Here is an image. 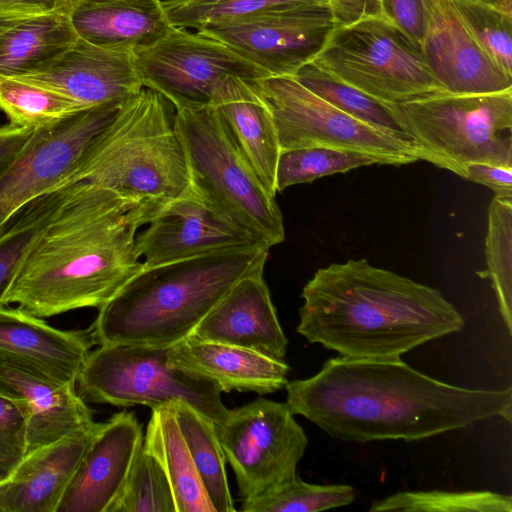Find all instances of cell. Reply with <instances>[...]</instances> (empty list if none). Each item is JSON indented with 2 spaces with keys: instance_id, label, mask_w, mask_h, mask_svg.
Masks as SVG:
<instances>
[{
  "instance_id": "34",
  "label": "cell",
  "mask_w": 512,
  "mask_h": 512,
  "mask_svg": "<svg viewBox=\"0 0 512 512\" xmlns=\"http://www.w3.org/2000/svg\"><path fill=\"white\" fill-rule=\"evenodd\" d=\"M370 512H511L512 498L492 491H405L376 500Z\"/></svg>"
},
{
  "instance_id": "25",
  "label": "cell",
  "mask_w": 512,
  "mask_h": 512,
  "mask_svg": "<svg viewBox=\"0 0 512 512\" xmlns=\"http://www.w3.org/2000/svg\"><path fill=\"white\" fill-rule=\"evenodd\" d=\"M77 39L70 14L62 9L0 11V76L34 73Z\"/></svg>"
},
{
  "instance_id": "43",
  "label": "cell",
  "mask_w": 512,
  "mask_h": 512,
  "mask_svg": "<svg viewBox=\"0 0 512 512\" xmlns=\"http://www.w3.org/2000/svg\"><path fill=\"white\" fill-rule=\"evenodd\" d=\"M32 129L6 124L0 127V177L29 138Z\"/></svg>"
},
{
  "instance_id": "44",
  "label": "cell",
  "mask_w": 512,
  "mask_h": 512,
  "mask_svg": "<svg viewBox=\"0 0 512 512\" xmlns=\"http://www.w3.org/2000/svg\"><path fill=\"white\" fill-rule=\"evenodd\" d=\"M60 9V0H0V11Z\"/></svg>"
},
{
  "instance_id": "11",
  "label": "cell",
  "mask_w": 512,
  "mask_h": 512,
  "mask_svg": "<svg viewBox=\"0 0 512 512\" xmlns=\"http://www.w3.org/2000/svg\"><path fill=\"white\" fill-rule=\"evenodd\" d=\"M133 54L143 86L161 94L174 110L213 106L231 76L269 77L223 42L173 25Z\"/></svg>"
},
{
  "instance_id": "27",
  "label": "cell",
  "mask_w": 512,
  "mask_h": 512,
  "mask_svg": "<svg viewBox=\"0 0 512 512\" xmlns=\"http://www.w3.org/2000/svg\"><path fill=\"white\" fill-rule=\"evenodd\" d=\"M143 446L164 468L177 512H215L177 425L172 402L151 408Z\"/></svg>"
},
{
  "instance_id": "36",
  "label": "cell",
  "mask_w": 512,
  "mask_h": 512,
  "mask_svg": "<svg viewBox=\"0 0 512 512\" xmlns=\"http://www.w3.org/2000/svg\"><path fill=\"white\" fill-rule=\"evenodd\" d=\"M463 25L487 56L512 76V12L482 0H451Z\"/></svg>"
},
{
  "instance_id": "24",
  "label": "cell",
  "mask_w": 512,
  "mask_h": 512,
  "mask_svg": "<svg viewBox=\"0 0 512 512\" xmlns=\"http://www.w3.org/2000/svg\"><path fill=\"white\" fill-rule=\"evenodd\" d=\"M255 81L229 77L213 106L265 189L276 197V168L281 149L272 113Z\"/></svg>"
},
{
  "instance_id": "42",
  "label": "cell",
  "mask_w": 512,
  "mask_h": 512,
  "mask_svg": "<svg viewBox=\"0 0 512 512\" xmlns=\"http://www.w3.org/2000/svg\"><path fill=\"white\" fill-rule=\"evenodd\" d=\"M464 179L490 188L495 197L512 198V167L472 163L466 167Z\"/></svg>"
},
{
  "instance_id": "35",
  "label": "cell",
  "mask_w": 512,
  "mask_h": 512,
  "mask_svg": "<svg viewBox=\"0 0 512 512\" xmlns=\"http://www.w3.org/2000/svg\"><path fill=\"white\" fill-rule=\"evenodd\" d=\"M108 512H177L174 494L159 460L143 446Z\"/></svg>"
},
{
  "instance_id": "21",
  "label": "cell",
  "mask_w": 512,
  "mask_h": 512,
  "mask_svg": "<svg viewBox=\"0 0 512 512\" xmlns=\"http://www.w3.org/2000/svg\"><path fill=\"white\" fill-rule=\"evenodd\" d=\"M92 345L89 329H57L18 306L0 305V356L24 362L53 380L76 383Z\"/></svg>"
},
{
  "instance_id": "16",
  "label": "cell",
  "mask_w": 512,
  "mask_h": 512,
  "mask_svg": "<svg viewBox=\"0 0 512 512\" xmlns=\"http://www.w3.org/2000/svg\"><path fill=\"white\" fill-rule=\"evenodd\" d=\"M425 11L423 57L443 90L485 94L512 89L504 73L478 46L451 0H421Z\"/></svg>"
},
{
  "instance_id": "19",
  "label": "cell",
  "mask_w": 512,
  "mask_h": 512,
  "mask_svg": "<svg viewBox=\"0 0 512 512\" xmlns=\"http://www.w3.org/2000/svg\"><path fill=\"white\" fill-rule=\"evenodd\" d=\"M0 395L20 404L25 411L27 453L97 423L76 383L53 380L28 364L5 356H0Z\"/></svg>"
},
{
  "instance_id": "1",
  "label": "cell",
  "mask_w": 512,
  "mask_h": 512,
  "mask_svg": "<svg viewBox=\"0 0 512 512\" xmlns=\"http://www.w3.org/2000/svg\"><path fill=\"white\" fill-rule=\"evenodd\" d=\"M286 404L343 441H415L501 416L511 421L512 388L444 383L400 358L328 359L308 379L285 385Z\"/></svg>"
},
{
  "instance_id": "2",
  "label": "cell",
  "mask_w": 512,
  "mask_h": 512,
  "mask_svg": "<svg viewBox=\"0 0 512 512\" xmlns=\"http://www.w3.org/2000/svg\"><path fill=\"white\" fill-rule=\"evenodd\" d=\"M154 212L88 181L71 188L38 237L3 305L48 318L101 308L143 268L135 240Z\"/></svg>"
},
{
  "instance_id": "30",
  "label": "cell",
  "mask_w": 512,
  "mask_h": 512,
  "mask_svg": "<svg viewBox=\"0 0 512 512\" xmlns=\"http://www.w3.org/2000/svg\"><path fill=\"white\" fill-rule=\"evenodd\" d=\"M82 109L86 108L58 92L0 76V110L14 126L34 130Z\"/></svg>"
},
{
  "instance_id": "22",
  "label": "cell",
  "mask_w": 512,
  "mask_h": 512,
  "mask_svg": "<svg viewBox=\"0 0 512 512\" xmlns=\"http://www.w3.org/2000/svg\"><path fill=\"white\" fill-rule=\"evenodd\" d=\"M99 425L27 453L0 483V512H56Z\"/></svg>"
},
{
  "instance_id": "9",
  "label": "cell",
  "mask_w": 512,
  "mask_h": 512,
  "mask_svg": "<svg viewBox=\"0 0 512 512\" xmlns=\"http://www.w3.org/2000/svg\"><path fill=\"white\" fill-rule=\"evenodd\" d=\"M168 349L131 344L99 345L88 354L76 388L86 403L154 408L189 403L220 424L228 413L216 383L168 363Z\"/></svg>"
},
{
  "instance_id": "5",
  "label": "cell",
  "mask_w": 512,
  "mask_h": 512,
  "mask_svg": "<svg viewBox=\"0 0 512 512\" xmlns=\"http://www.w3.org/2000/svg\"><path fill=\"white\" fill-rule=\"evenodd\" d=\"M171 107L147 87L124 100L67 184L95 183L139 201L155 215L189 193L187 162Z\"/></svg>"
},
{
  "instance_id": "6",
  "label": "cell",
  "mask_w": 512,
  "mask_h": 512,
  "mask_svg": "<svg viewBox=\"0 0 512 512\" xmlns=\"http://www.w3.org/2000/svg\"><path fill=\"white\" fill-rule=\"evenodd\" d=\"M419 160L464 178L472 163L512 167V89L485 94L444 90L381 103Z\"/></svg>"
},
{
  "instance_id": "13",
  "label": "cell",
  "mask_w": 512,
  "mask_h": 512,
  "mask_svg": "<svg viewBox=\"0 0 512 512\" xmlns=\"http://www.w3.org/2000/svg\"><path fill=\"white\" fill-rule=\"evenodd\" d=\"M122 102L82 109L32 131L0 177V226L28 201L68 185V178Z\"/></svg>"
},
{
  "instance_id": "18",
  "label": "cell",
  "mask_w": 512,
  "mask_h": 512,
  "mask_svg": "<svg viewBox=\"0 0 512 512\" xmlns=\"http://www.w3.org/2000/svg\"><path fill=\"white\" fill-rule=\"evenodd\" d=\"M135 413L121 411L100 423L56 512H108L143 444Z\"/></svg>"
},
{
  "instance_id": "20",
  "label": "cell",
  "mask_w": 512,
  "mask_h": 512,
  "mask_svg": "<svg viewBox=\"0 0 512 512\" xmlns=\"http://www.w3.org/2000/svg\"><path fill=\"white\" fill-rule=\"evenodd\" d=\"M283 359L288 340L279 323L263 271L237 281L190 335Z\"/></svg>"
},
{
  "instance_id": "23",
  "label": "cell",
  "mask_w": 512,
  "mask_h": 512,
  "mask_svg": "<svg viewBox=\"0 0 512 512\" xmlns=\"http://www.w3.org/2000/svg\"><path fill=\"white\" fill-rule=\"evenodd\" d=\"M168 363L208 379L221 392L273 393L287 384L289 365L255 351L189 336L168 349Z\"/></svg>"
},
{
  "instance_id": "14",
  "label": "cell",
  "mask_w": 512,
  "mask_h": 512,
  "mask_svg": "<svg viewBox=\"0 0 512 512\" xmlns=\"http://www.w3.org/2000/svg\"><path fill=\"white\" fill-rule=\"evenodd\" d=\"M327 5L300 4L203 26L269 77H294L320 51L333 29Z\"/></svg>"
},
{
  "instance_id": "17",
  "label": "cell",
  "mask_w": 512,
  "mask_h": 512,
  "mask_svg": "<svg viewBox=\"0 0 512 512\" xmlns=\"http://www.w3.org/2000/svg\"><path fill=\"white\" fill-rule=\"evenodd\" d=\"M15 78L58 92L84 108L122 102L144 87L133 52L79 37L40 70Z\"/></svg>"
},
{
  "instance_id": "3",
  "label": "cell",
  "mask_w": 512,
  "mask_h": 512,
  "mask_svg": "<svg viewBox=\"0 0 512 512\" xmlns=\"http://www.w3.org/2000/svg\"><path fill=\"white\" fill-rule=\"evenodd\" d=\"M301 297L297 332L349 358H400L464 327L438 289L364 258L318 269Z\"/></svg>"
},
{
  "instance_id": "4",
  "label": "cell",
  "mask_w": 512,
  "mask_h": 512,
  "mask_svg": "<svg viewBox=\"0 0 512 512\" xmlns=\"http://www.w3.org/2000/svg\"><path fill=\"white\" fill-rule=\"evenodd\" d=\"M270 248L251 245L142 268L101 308L94 344L170 348L241 278L264 270Z\"/></svg>"
},
{
  "instance_id": "28",
  "label": "cell",
  "mask_w": 512,
  "mask_h": 512,
  "mask_svg": "<svg viewBox=\"0 0 512 512\" xmlns=\"http://www.w3.org/2000/svg\"><path fill=\"white\" fill-rule=\"evenodd\" d=\"M177 425L215 512H234L225 455L215 423L183 400L172 401Z\"/></svg>"
},
{
  "instance_id": "33",
  "label": "cell",
  "mask_w": 512,
  "mask_h": 512,
  "mask_svg": "<svg viewBox=\"0 0 512 512\" xmlns=\"http://www.w3.org/2000/svg\"><path fill=\"white\" fill-rule=\"evenodd\" d=\"M373 164H380V161L365 153L343 149L305 147L283 150L277 162L276 191Z\"/></svg>"
},
{
  "instance_id": "12",
  "label": "cell",
  "mask_w": 512,
  "mask_h": 512,
  "mask_svg": "<svg viewBox=\"0 0 512 512\" xmlns=\"http://www.w3.org/2000/svg\"><path fill=\"white\" fill-rule=\"evenodd\" d=\"M216 431L243 499L295 477L308 445L287 404L265 398L228 410Z\"/></svg>"
},
{
  "instance_id": "41",
  "label": "cell",
  "mask_w": 512,
  "mask_h": 512,
  "mask_svg": "<svg viewBox=\"0 0 512 512\" xmlns=\"http://www.w3.org/2000/svg\"><path fill=\"white\" fill-rule=\"evenodd\" d=\"M326 3L334 27L349 25L372 17L388 18L383 0H326Z\"/></svg>"
},
{
  "instance_id": "46",
  "label": "cell",
  "mask_w": 512,
  "mask_h": 512,
  "mask_svg": "<svg viewBox=\"0 0 512 512\" xmlns=\"http://www.w3.org/2000/svg\"><path fill=\"white\" fill-rule=\"evenodd\" d=\"M512 12V0H482Z\"/></svg>"
},
{
  "instance_id": "26",
  "label": "cell",
  "mask_w": 512,
  "mask_h": 512,
  "mask_svg": "<svg viewBox=\"0 0 512 512\" xmlns=\"http://www.w3.org/2000/svg\"><path fill=\"white\" fill-rule=\"evenodd\" d=\"M79 38L97 46L134 52L172 27L161 0H110L86 3L70 12Z\"/></svg>"
},
{
  "instance_id": "38",
  "label": "cell",
  "mask_w": 512,
  "mask_h": 512,
  "mask_svg": "<svg viewBox=\"0 0 512 512\" xmlns=\"http://www.w3.org/2000/svg\"><path fill=\"white\" fill-rule=\"evenodd\" d=\"M161 4L171 25L195 30L277 7L327 5L326 0H161Z\"/></svg>"
},
{
  "instance_id": "45",
  "label": "cell",
  "mask_w": 512,
  "mask_h": 512,
  "mask_svg": "<svg viewBox=\"0 0 512 512\" xmlns=\"http://www.w3.org/2000/svg\"><path fill=\"white\" fill-rule=\"evenodd\" d=\"M102 1H110V0H63L62 1V9L66 12L70 13L75 7L93 2H102Z\"/></svg>"
},
{
  "instance_id": "32",
  "label": "cell",
  "mask_w": 512,
  "mask_h": 512,
  "mask_svg": "<svg viewBox=\"0 0 512 512\" xmlns=\"http://www.w3.org/2000/svg\"><path fill=\"white\" fill-rule=\"evenodd\" d=\"M487 272L500 314L512 334V198L492 199L485 238Z\"/></svg>"
},
{
  "instance_id": "40",
  "label": "cell",
  "mask_w": 512,
  "mask_h": 512,
  "mask_svg": "<svg viewBox=\"0 0 512 512\" xmlns=\"http://www.w3.org/2000/svg\"><path fill=\"white\" fill-rule=\"evenodd\" d=\"M383 4L386 16L421 49L425 33V11L422 1L383 0Z\"/></svg>"
},
{
  "instance_id": "10",
  "label": "cell",
  "mask_w": 512,
  "mask_h": 512,
  "mask_svg": "<svg viewBox=\"0 0 512 512\" xmlns=\"http://www.w3.org/2000/svg\"><path fill=\"white\" fill-rule=\"evenodd\" d=\"M255 84L272 113L281 151L329 147L365 153L376 157L380 164L397 166L419 160L405 134L379 129L347 115L294 77H267Z\"/></svg>"
},
{
  "instance_id": "8",
  "label": "cell",
  "mask_w": 512,
  "mask_h": 512,
  "mask_svg": "<svg viewBox=\"0 0 512 512\" xmlns=\"http://www.w3.org/2000/svg\"><path fill=\"white\" fill-rule=\"evenodd\" d=\"M311 63L379 103L443 90L421 49L386 17L333 27Z\"/></svg>"
},
{
  "instance_id": "29",
  "label": "cell",
  "mask_w": 512,
  "mask_h": 512,
  "mask_svg": "<svg viewBox=\"0 0 512 512\" xmlns=\"http://www.w3.org/2000/svg\"><path fill=\"white\" fill-rule=\"evenodd\" d=\"M71 184L28 201L0 226V305L32 246L67 196Z\"/></svg>"
},
{
  "instance_id": "7",
  "label": "cell",
  "mask_w": 512,
  "mask_h": 512,
  "mask_svg": "<svg viewBox=\"0 0 512 512\" xmlns=\"http://www.w3.org/2000/svg\"><path fill=\"white\" fill-rule=\"evenodd\" d=\"M191 190L269 248L285 239L283 216L214 106L175 109Z\"/></svg>"
},
{
  "instance_id": "31",
  "label": "cell",
  "mask_w": 512,
  "mask_h": 512,
  "mask_svg": "<svg viewBox=\"0 0 512 512\" xmlns=\"http://www.w3.org/2000/svg\"><path fill=\"white\" fill-rule=\"evenodd\" d=\"M352 486L316 485L302 481L297 475L268 491L243 499L244 512H316L347 506L355 499Z\"/></svg>"
},
{
  "instance_id": "39",
  "label": "cell",
  "mask_w": 512,
  "mask_h": 512,
  "mask_svg": "<svg viewBox=\"0 0 512 512\" xmlns=\"http://www.w3.org/2000/svg\"><path fill=\"white\" fill-rule=\"evenodd\" d=\"M27 453V420L20 404L0 395V483Z\"/></svg>"
},
{
  "instance_id": "37",
  "label": "cell",
  "mask_w": 512,
  "mask_h": 512,
  "mask_svg": "<svg viewBox=\"0 0 512 512\" xmlns=\"http://www.w3.org/2000/svg\"><path fill=\"white\" fill-rule=\"evenodd\" d=\"M294 78L309 91L347 115L379 129L404 134L384 106L309 62Z\"/></svg>"
},
{
  "instance_id": "15",
  "label": "cell",
  "mask_w": 512,
  "mask_h": 512,
  "mask_svg": "<svg viewBox=\"0 0 512 512\" xmlns=\"http://www.w3.org/2000/svg\"><path fill=\"white\" fill-rule=\"evenodd\" d=\"M251 245L264 244L221 216L192 190L165 205L135 240L143 268Z\"/></svg>"
}]
</instances>
